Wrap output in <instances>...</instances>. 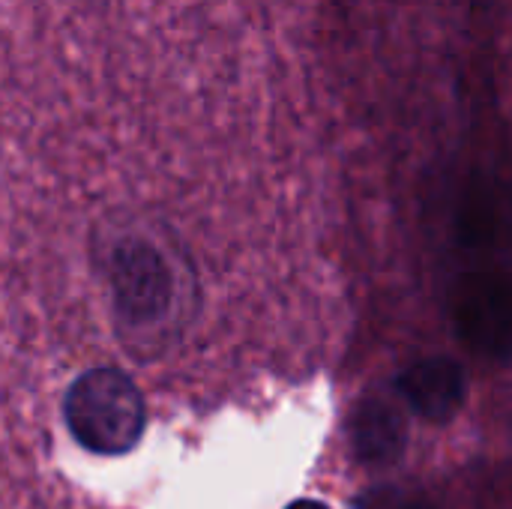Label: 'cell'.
<instances>
[{"label": "cell", "instance_id": "obj_6", "mask_svg": "<svg viewBox=\"0 0 512 509\" xmlns=\"http://www.w3.org/2000/svg\"><path fill=\"white\" fill-rule=\"evenodd\" d=\"M357 509H390V507H381V504H375V501H363V504H357Z\"/></svg>", "mask_w": 512, "mask_h": 509}, {"label": "cell", "instance_id": "obj_4", "mask_svg": "<svg viewBox=\"0 0 512 509\" xmlns=\"http://www.w3.org/2000/svg\"><path fill=\"white\" fill-rule=\"evenodd\" d=\"M354 456L369 468H387L393 465L408 444V423L396 402H387L381 396L363 399L348 423Z\"/></svg>", "mask_w": 512, "mask_h": 509}, {"label": "cell", "instance_id": "obj_5", "mask_svg": "<svg viewBox=\"0 0 512 509\" xmlns=\"http://www.w3.org/2000/svg\"><path fill=\"white\" fill-rule=\"evenodd\" d=\"M285 509H330V507H327V504H321V501H309V498H306V501H294V504H288Z\"/></svg>", "mask_w": 512, "mask_h": 509}, {"label": "cell", "instance_id": "obj_2", "mask_svg": "<svg viewBox=\"0 0 512 509\" xmlns=\"http://www.w3.org/2000/svg\"><path fill=\"white\" fill-rule=\"evenodd\" d=\"M111 300L123 324L150 330L174 309V270L147 240H123L108 261Z\"/></svg>", "mask_w": 512, "mask_h": 509}, {"label": "cell", "instance_id": "obj_3", "mask_svg": "<svg viewBox=\"0 0 512 509\" xmlns=\"http://www.w3.org/2000/svg\"><path fill=\"white\" fill-rule=\"evenodd\" d=\"M396 393L417 417L447 423L465 405V372L450 357H429L399 375Z\"/></svg>", "mask_w": 512, "mask_h": 509}, {"label": "cell", "instance_id": "obj_1", "mask_svg": "<svg viewBox=\"0 0 512 509\" xmlns=\"http://www.w3.org/2000/svg\"><path fill=\"white\" fill-rule=\"evenodd\" d=\"M63 420L87 453L126 456L144 435L147 408L126 372L99 366L72 381L63 399Z\"/></svg>", "mask_w": 512, "mask_h": 509}]
</instances>
